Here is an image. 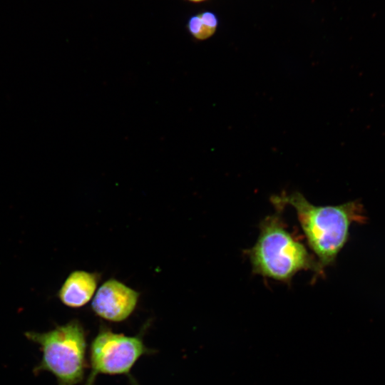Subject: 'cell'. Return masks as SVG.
I'll use <instances>...</instances> for the list:
<instances>
[{"instance_id":"obj_1","label":"cell","mask_w":385,"mask_h":385,"mask_svg":"<svg viewBox=\"0 0 385 385\" xmlns=\"http://www.w3.org/2000/svg\"><path fill=\"white\" fill-rule=\"evenodd\" d=\"M272 202L283 207L289 205L295 210L307 244L315 254L322 273L335 262L346 243L351 225L365 220L363 207L359 201L317 206L302 193L294 192L274 196Z\"/></svg>"},{"instance_id":"obj_7","label":"cell","mask_w":385,"mask_h":385,"mask_svg":"<svg viewBox=\"0 0 385 385\" xmlns=\"http://www.w3.org/2000/svg\"><path fill=\"white\" fill-rule=\"evenodd\" d=\"M217 26V17L211 11H203L191 16L187 25L190 34L200 41L211 37L215 33Z\"/></svg>"},{"instance_id":"obj_3","label":"cell","mask_w":385,"mask_h":385,"mask_svg":"<svg viewBox=\"0 0 385 385\" xmlns=\"http://www.w3.org/2000/svg\"><path fill=\"white\" fill-rule=\"evenodd\" d=\"M25 337L40 346L42 358L34 367L35 374L49 371L58 385H76L84 377L86 363V338L84 329L76 319L46 332H26Z\"/></svg>"},{"instance_id":"obj_5","label":"cell","mask_w":385,"mask_h":385,"mask_svg":"<svg viewBox=\"0 0 385 385\" xmlns=\"http://www.w3.org/2000/svg\"><path fill=\"white\" fill-rule=\"evenodd\" d=\"M139 293L123 282L110 279L97 290L91 307L101 318L113 322L128 319L135 310Z\"/></svg>"},{"instance_id":"obj_8","label":"cell","mask_w":385,"mask_h":385,"mask_svg":"<svg viewBox=\"0 0 385 385\" xmlns=\"http://www.w3.org/2000/svg\"><path fill=\"white\" fill-rule=\"evenodd\" d=\"M189 1L194 2V3H200L206 0H188Z\"/></svg>"},{"instance_id":"obj_4","label":"cell","mask_w":385,"mask_h":385,"mask_svg":"<svg viewBox=\"0 0 385 385\" xmlns=\"http://www.w3.org/2000/svg\"><path fill=\"white\" fill-rule=\"evenodd\" d=\"M153 352L145 345L141 333L127 336L101 327L91 344V371L85 385H94L99 374L124 375L132 385H138L130 370L141 356Z\"/></svg>"},{"instance_id":"obj_2","label":"cell","mask_w":385,"mask_h":385,"mask_svg":"<svg viewBox=\"0 0 385 385\" xmlns=\"http://www.w3.org/2000/svg\"><path fill=\"white\" fill-rule=\"evenodd\" d=\"M274 205L278 211L261 221L257 240L246 251L252 272L284 283L290 282L302 270L322 274L317 260L287 230L280 212L284 207Z\"/></svg>"},{"instance_id":"obj_6","label":"cell","mask_w":385,"mask_h":385,"mask_svg":"<svg viewBox=\"0 0 385 385\" xmlns=\"http://www.w3.org/2000/svg\"><path fill=\"white\" fill-rule=\"evenodd\" d=\"M98 279L97 273L83 270L73 271L61 287L58 292V299L68 307H81L93 297Z\"/></svg>"}]
</instances>
